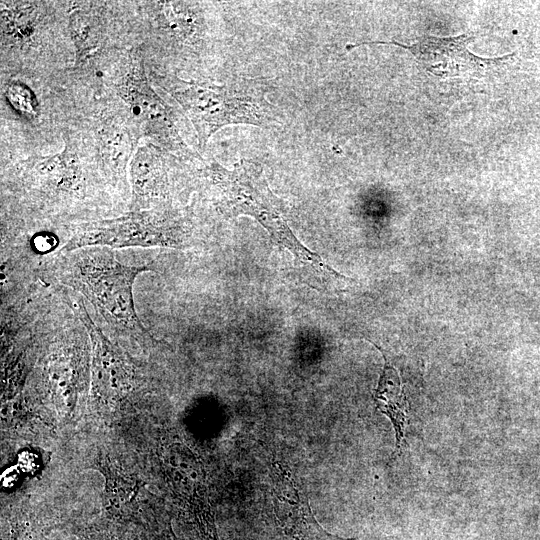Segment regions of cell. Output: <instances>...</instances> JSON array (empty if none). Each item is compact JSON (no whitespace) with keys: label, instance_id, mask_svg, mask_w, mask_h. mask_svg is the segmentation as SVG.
I'll return each mask as SVG.
<instances>
[{"label":"cell","instance_id":"10","mask_svg":"<svg viewBox=\"0 0 540 540\" xmlns=\"http://www.w3.org/2000/svg\"><path fill=\"white\" fill-rule=\"evenodd\" d=\"M31 164L42 179L56 187L69 188L80 178L77 155L68 146L61 153L37 159Z\"/></svg>","mask_w":540,"mask_h":540},{"label":"cell","instance_id":"3","mask_svg":"<svg viewBox=\"0 0 540 540\" xmlns=\"http://www.w3.org/2000/svg\"><path fill=\"white\" fill-rule=\"evenodd\" d=\"M209 172L219 188L222 207L230 215L253 217L277 245L292 253L301 268H306L321 282L342 277L293 234L283 203L271 191L258 163L243 159L232 170H227L215 162Z\"/></svg>","mask_w":540,"mask_h":540},{"label":"cell","instance_id":"7","mask_svg":"<svg viewBox=\"0 0 540 540\" xmlns=\"http://www.w3.org/2000/svg\"><path fill=\"white\" fill-rule=\"evenodd\" d=\"M273 509L278 529L290 540H339L315 519L308 498L298 488L289 470L274 464Z\"/></svg>","mask_w":540,"mask_h":540},{"label":"cell","instance_id":"6","mask_svg":"<svg viewBox=\"0 0 540 540\" xmlns=\"http://www.w3.org/2000/svg\"><path fill=\"white\" fill-rule=\"evenodd\" d=\"M472 37L463 34L457 37L437 38L424 36L412 45L392 42H368V44H394L409 50L417 62L427 71L441 78L478 76L489 66L503 58L486 59L472 54L467 44Z\"/></svg>","mask_w":540,"mask_h":540},{"label":"cell","instance_id":"9","mask_svg":"<svg viewBox=\"0 0 540 540\" xmlns=\"http://www.w3.org/2000/svg\"><path fill=\"white\" fill-rule=\"evenodd\" d=\"M374 401L381 413L388 416L396 439L395 454L400 452L401 443L405 437L408 423V401L402 389L401 379L397 370L385 358V365L374 392Z\"/></svg>","mask_w":540,"mask_h":540},{"label":"cell","instance_id":"12","mask_svg":"<svg viewBox=\"0 0 540 540\" xmlns=\"http://www.w3.org/2000/svg\"><path fill=\"white\" fill-rule=\"evenodd\" d=\"M5 96L12 108L21 116L31 120L39 114L38 103L32 90L21 82L7 85Z\"/></svg>","mask_w":540,"mask_h":540},{"label":"cell","instance_id":"11","mask_svg":"<svg viewBox=\"0 0 540 540\" xmlns=\"http://www.w3.org/2000/svg\"><path fill=\"white\" fill-rule=\"evenodd\" d=\"M101 132H103V135L100 137L102 142V150L106 161L112 166L119 165L120 161L126 164L135 143H123V140L133 138V136L130 135V131L126 127L116 126L109 128L106 126Z\"/></svg>","mask_w":540,"mask_h":540},{"label":"cell","instance_id":"4","mask_svg":"<svg viewBox=\"0 0 540 540\" xmlns=\"http://www.w3.org/2000/svg\"><path fill=\"white\" fill-rule=\"evenodd\" d=\"M183 235L180 220L168 212L156 208L134 210L118 218L82 225L61 248V252L69 253L94 246L179 248Z\"/></svg>","mask_w":540,"mask_h":540},{"label":"cell","instance_id":"8","mask_svg":"<svg viewBox=\"0 0 540 540\" xmlns=\"http://www.w3.org/2000/svg\"><path fill=\"white\" fill-rule=\"evenodd\" d=\"M134 210H148L167 197V177L163 157L153 146L138 149L131 165Z\"/></svg>","mask_w":540,"mask_h":540},{"label":"cell","instance_id":"2","mask_svg":"<svg viewBox=\"0 0 540 540\" xmlns=\"http://www.w3.org/2000/svg\"><path fill=\"white\" fill-rule=\"evenodd\" d=\"M60 270V281L80 292L114 330L140 340L152 337L134 306L133 284L149 266L120 263L110 250L86 247L69 253Z\"/></svg>","mask_w":540,"mask_h":540},{"label":"cell","instance_id":"13","mask_svg":"<svg viewBox=\"0 0 540 540\" xmlns=\"http://www.w3.org/2000/svg\"><path fill=\"white\" fill-rule=\"evenodd\" d=\"M54 238L51 237L50 235H42V236H38L36 239H35V245L37 247V249L41 250V251H45L46 249H49L51 248L53 245H54Z\"/></svg>","mask_w":540,"mask_h":540},{"label":"cell","instance_id":"5","mask_svg":"<svg viewBox=\"0 0 540 540\" xmlns=\"http://www.w3.org/2000/svg\"><path fill=\"white\" fill-rule=\"evenodd\" d=\"M120 96L146 134L169 149L187 152L169 107L151 89L141 63H133L117 85Z\"/></svg>","mask_w":540,"mask_h":540},{"label":"cell","instance_id":"1","mask_svg":"<svg viewBox=\"0 0 540 540\" xmlns=\"http://www.w3.org/2000/svg\"><path fill=\"white\" fill-rule=\"evenodd\" d=\"M166 85L194 125L201 147L227 125L268 128L281 123L278 107L266 98L273 85L269 78H237L216 85L172 77Z\"/></svg>","mask_w":540,"mask_h":540}]
</instances>
